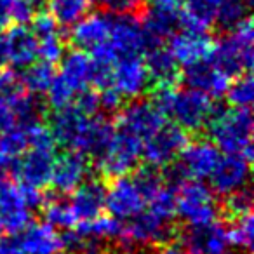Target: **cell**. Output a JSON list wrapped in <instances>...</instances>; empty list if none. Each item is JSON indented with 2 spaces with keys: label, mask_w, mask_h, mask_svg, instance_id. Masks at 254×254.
Returning <instances> with one entry per match:
<instances>
[{
  "label": "cell",
  "mask_w": 254,
  "mask_h": 254,
  "mask_svg": "<svg viewBox=\"0 0 254 254\" xmlns=\"http://www.w3.org/2000/svg\"><path fill=\"white\" fill-rule=\"evenodd\" d=\"M152 101L187 132L204 129L214 108L212 99L204 92L190 87L176 91L174 85H155Z\"/></svg>",
  "instance_id": "cell-1"
},
{
  "label": "cell",
  "mask_w": 254,
  "mask_h": 254,
  "mask_svg": "<svg viewBox=\"0 0 254 254\" xmlns=\"http://www.w3.org/2000/svg\"><path fill=\"white\" fill-rule=\"evenodd\" d=\"M211 143L219 152L230 155H242L247 160L253 159V113L251 108L226 110L214 103L211 119L207 122Z\"/></svg>",
  "instance_id": "cell-2"
},
{
  "label": "cell",
  "mask_w": 254,
  "mask_h": 254,
  "mask_svg": "<svg viewBox=\"0 0 254 254\" xmlns=\"http://www.w3.org/2000/svg\"><path fill=\"white\" fill-rule=\"evenodd\" d=\"M253 42L254 30L251 18L240 23L230 33L218 40L212 46L209 60L214 63L216 68L228 75L230 78L240 73H246L253 66Z\"/></svg>",
  "instance_id": "cell-3"
},
{
  "label": "cell",
  "mask_w": 254,
  "mask_h": 254,
  "mask_svg": "<svg viewBox=\"0 0 254 254\" xmlns=\"http://www.w3.org/2000/svg\"><path fill=\"white\" fill-rule=\"evenodd\" d=\"M46 202L42 190L26 188L21 185L0 187V232L16 233L32 221L33 209Z\"/></svg>",
  "instance_id": "cell-4"
},
{
  "label": "cell",
  "mask_w": 254,
  "mask_h": 254,
  "mask_svg": "<svg viewBox=\"0 0 254 254\" xmlns=\"http://www.w3.org/2000/svg\"><path fill=\"white\" fill-rule=\"evenodd\" d=\"M219 157H221L219 150L211 141L197 139L193 143H187L180 157L173 164L166 166L167 173L164 176V181L180 185L187 180H207L218 164Z\"/></svg>",
  "instance_id": "cell-5"
},
{
  "label": "cell",
  "mask_w": 254,
  "mask_h": 254,
  "mask_svg": "<svg viewBox=\"0 0 254 254\" xmlns=\"http://www.w3.org/2000/svg\"><path fill=\"white\" fill-rule=\"evenodd\" d=\"M63 249V237L46 221H30L23 230L0 239V254H60Z\"/></svg>",
  "instance_id": "cell-6"
},
{
  "label": "cell",
  "mask_w": 254,
  "mask_h": 254,
  "mask_svg": "<svg viewBox=\"0 0 254 254\" xmlns=\"http://www.w3.org/2000/svg\"><path fill=\"white\" fill-rule=\"evenodd\" d=\"M176 216H180L187 226H200L216 221L218 204L211 188L197 180H187L178 185Z\"/></svg>",
  "instance_id": "cell-7"
},
{
  "label": "cell",
  "mask_w": 254,
  "mask_h": 254,
  "mask_svg": "<svg viewBox=\"0 0 254 254\" xmlns=\"http://www.w3.org/2000/svg\"><path fill=\"white\" fill-rule=\"evenodd\" d=\"M141 139L115 129L110 145L101 153V157L96 159L98 171L108 178L127 176L131 171L136 169L141 159Z\"/></svg>",
  "instance_id": "cell-8"
},
{
  "label": "cell",
  "mask_w": 254,
  "mask_h": 254,
  "mask_svg": "<svg viewBox=\"0 0 254 254\" xmlns=\"http://www.w3.org/2000/svg\"><path fill=\"white\" fill-rule=\"evenodd\" d=\"M188 134L176 124H166L153 132L152 136L143 141L141 146V157L145 162L152 167H166L173 164L180 157L181 150L187 146Z\"/></svg>",
  "instance_id": "cell-9"
},
{
  "label": "cell",
  "mask_w": 254,
  "mask_h": 254,
  "mask_svg": "<svg viewBox=\"0 0 254 254\" xmlns=\"http://www.w3.org/2000/svg\"><path fill=\"white\" fill-rule=\"evenodd\" d=\"M117 113L119 117H117L115 129L132 134L141 141L152 136L166 122V115L152 99L136 98L129 105L122 106Z\"/></svg>",
  "instance_id": "cell-10"
},
{
  "label": "cell",
  "mask_w": 254,
  "mask_h": 254,
  "mask_svg": "<svg viewBox=\"0 0 254 254\" xmlns=\"http://www.w3.org/2000/svg\"><path fill=\"white\" fill-rule=\"evenodd\" d=\"M108 44L119 58L141 56L152 46H157L143 30L139 14H113V12Z\"/></svg>",
  "instance_id": "cell-11"
},
{
  "label": "cell",
  "mask_w": 254,
  "mask_h": 254,
  "mask_svg": "<svg viewBox=\"0 0 254 254\" xmlns=\"http://www.w3.org/2000/svg\"><path fill=\"white\" fill-rule=\"evenodd\" d=\"M54 157V150L30 148L9 162V171L21 187L44 190L51 185Z\"/></svg>",
  "instance_id": "cell-12"
},
{
  "label": "cell",
  "mask_w": 254,
  "mask_h": 254,
  "mask_svg": "<svg viewBox=\"0 0 254 254\" xmlns=\"http://www.w3.org/2000/svg\"><path fill=\"white\" fill-rule=\"evenodd\" d=\"M169 233H171L169 221L159 218V216L153 214L152 211H148L145 207L134 218L122 221L120 242L127 249H132V247H139V246H152V244H159L162 240H166V237H169Z\"/></svg>",
  "instance_id": "cell-13"
},
{
  "label": "cell",
  "mask_w": 254,
  "mask_h": 254,
  "mask_svg": "<svg viewBox=\"0 0 254 254\" xmlns=\"http://www.w3.org/2000/svg\"><path fill=\"white\" fill-rule=\"evenodd\" d=\"M181 247L188 254H233L226 226L218 221L200 226H187L181 233Z\"/></svg>",
  "instance_id": "cell-14"
},
{
  "label": "cell",
  "mask_w": 254,
  "mask_h": 254,
  "mask_svg": "<svg viewBox=\"0 0 254 254\" xmlns=\"http://www.w3.org/2000/svg\"><path fill=\"white\" fill-rule=\"evenodd\" d=\"M152 85L150 75L146 71L145 61L141 56H120L112 66V82L113 87L122 98L136 99L143 96Z\"/></svg>",
  "instance_id": "cell-15"
},
{
  "label": "cell",
  "mask_w": 254,
  "mask_h": 254,
  "mask_svg": "<svg viewBox=\"0 0 254 254\" xmlns=\"http://www.w3.org/2000/svg\"><path fill=\"white\" fill-rule=\"evenodd\" d=\"M145 207L146 200L132 181V178H113L110 187L106 188L105 198V209H108L112 218L119 219V221H127L139 214Z\"/></svg>",
  "instance_id": "cell-16"
},
{
  "label": "cell",
  "mask_w": 254,
  "mask_h": 254,
  "mask_svg": "<svg viewBox=\"0 0 254 254\" xmlns=\"http://www.w3.org/2000/svg\"><path fill=\"white\" fill-rule=\"evenodd\" d=\"M249 162L251 160H247L242 155L226 153L225 157H219L218 164L209 176L212 193L226 197V195L233 193L240 188H246L251 174Z\"/></svg>",
  "instance_id": "cell-17"
},
{
  "label": "cell",
  "mask_w": 254,
  "mask_h": 254,
  "mask_svg": "<svg viewBox=\"0 0 254 254\" xmlns=\"http://www.w3.org/2000/svg\"><path fill=\"white\" fill-rule=\"evenodd\" d=\"M214 46V40L207 32L180 28L169 37V47L173 58L181 66H190L202 60H207Z\"/></svg>",
  "instance_id": "cell-18"
},
{
  "label": "cell",
  "mask_w": 254,
  "mask_h": 254,
  "mask_svg": "<svg viewBox=\"0 0 254 254\" xmlns=\"http://www.w3.org/2000/svg\"><path fill=\"white\" fill-rule=\"evenodd\" d=\"M87 174V155L77 152V150H68V152L54 157L51 185L60 193H71L78 185L84 183Z\"/></svg>",
  "instance_id": "cell-19"
},
{
  "label": "cell",
  "mask_w": 254,
  "mask_h": 254,
  "mask_svg": "<svg viewBox=\"0 0 254 254\" xmlns=\"http://www.w3.org/2000/svg\"><path fill=\"white\" fill-rule=\"evenodd\" d=\"M183 80L187 87L204 92L209 98H219L226 92L232 78L216 68L214 63L207 58L190 66H185Z\"/></svg>",
  "instance_id": "cell-20"
},
{
  "label": "cell",
  "mask_w": 254,
  "mask_h": 254,
  "mask_svg": "<svg viewBox=\"0 0 254 254\" xmlns=\"http://www.w3.org/2000/svg\"><path fill=\"white\" fill-rule=\"evenodd\" d=\"M112 30V12H94L82 18L71 28V42L77 49L91 53L108 42Z\"/></svg>",
  "instance_id": "cell-21"
},
{
  "label": "cell",
  "mask_w": 254,
  "mask_h": 254,
  "mask_svg": "<svg viewBox=\"0 0 254 254\" xmlns=\"http://www.w3.org/2000/svg\"><path fill=\"white\" fill-rule=\"evenodd\" d=\"M106 187L99 180H87L71 191L70 205L78 223L91 221L105 211Z\"/></svg>",
  "instance_id": "cell-22"
},
{
  "label": "cell",
  "mask_w": 254,
  "mask_h": 254,
  "mask_svg": "<svg viewBox=\"0 0 254 254\" xmlns=\"http://www.w3.org/2000/svg\"><path fill=\"white\" fill-rule=\"evenodd\" d=\"M87 115L80 112L73 103L66 106L56 108L54 115L51 117V132L54 136V141L63 146H68L70 150L75 148L85 124H87Z\"/></svg>",
  "instance_id": "cell-23"
},
{
  "label": "cell",
  "mask_w": 254,
  "mask_h": 254,
  "mask_svg": "<svg viewBox=\"0 0 254 254\" xmlns=\"http://www.w3.org/2000/svg\"><path fill=\"white\" fill-rule=\"evenodd\" d=\"M2 37H4L5 53H7V63H11L18 70L32 64L39 58L37 37L25 25L12 26L2 33Z\"/></svg>",
  "instance_id": "cell-24"
},
{
  "label": "cell",
  "mask_w": 254,
  "mask_h": 254,
  "mask_svg": "<svg viewBox=\"0 0 254 254\" xmlns=\"http://www.w3.org/2000/svg\"><path fill=\"white\" fill-rule=\"evenodd\" d=\"M141 25L146 35L152 39L153 44H162V40L169 39L174 32L180 30L181 25V9L162 7V5H152L141 11Z\"/></svg>",
  "instance_id": "cell-25"
},
{
  "label": "cell",
  "mask_w": 254,
  "mask_h": 254,
  "mask_svg": "<svg viewBox=\"0 0 254 254\" xmlns=\"http://www.w3.org/2000/svg\"><path fill=\"white\" fill-rule=\"evenodd\" d=\"M113 132H115V124L106 115L89 117L87 124H85L84 131H82L73 150L84 153V155H91L94 159H98L106 150V146L110 145Z\"/></svg>",
  "instance_id": "cell-26"
},
{
  "label": "cell",
  "mask_w": 254,
  "mask_h": 254,
  "mask_svg": "<svg viewBox=\"0 0 254 254\" xmlns=\"http://www.w3.org/2000/svg\"><path fill=\"white\" fill-rule=\"evenodd\" d=\"M143 61L153 85H174L180 78V64L176 63L171 51L162 44L150 47L145 53Z\"/></svg>",
  "instance_id": "cell-27"
},
{
  "label": "cell",
  "mask_w": 254,
  "mask_h": 254,
  "mask_svg": "<svg viewBox=\"0 0 254 254\" xmlns=\"http://www.w3.org/2000/svg\"><path fill=\"white\" fill-rule=\"evenodd\" d=\"M61 68L58 77L75 92L78 94L80 91L87 89L91 82V71H92V61L85 51L73 49L70 53L63 54L61 58Z\"/></svg>",
  "instance_id": "cell-28"
},
{
  "label": "cell",
  "mask_w": 254,
  "mask_h": 254,
  "mask_svg": "<svg viewBox=\"0 0 254 254\" xmlns=\"http://www.w3.org/2000/svg\"><path fill=\"white\" fill-rule=\"evenodd\" d=\"M218 4L219 0H185L180 28L207 32L209 26L214 23Z\"/></svg>",
  "instance_id": "cell-29"
},
{
  "label": "cell",
  "mask_w": 254,
  "mask_h": 254,
  "mask_svg": "<svg viewBox=\"0 0 254 254\" xmlns=\"http://www.w3.org/2000/svg\"><path fill=\"white\" fill-rule=\"evenodd\" d=\"M75 232L80 233L82 237L94 240V242H108V240H120L122 235V221L115 218H106V216H98V218L91 219V221L78 223L75 226Z\"/></svg>",
  "instance_id": "cell-30"
},
{
  "label": "cell",
  "mask_w": 254,
  "mask_h": 254,
  "mask_svg": "<svg viewBox=\"0 0 254 254\" xmlns=\"http://www.w3.org/2000/svg\"><path fill=\"white\" fill-rule=\"evenodd\" d=\"M89 0H49V14L60 28H73L82 18L89 14Z\"/></svg>",
  "instance_id": "cell-31"
},
{
  "label": "cell",
  "mask_w": 254,
  "mask_h": 254,
  "mask_svg": "<svg viewBox=\"0 0 254 254\" xmlns=\"http://www.w3.org/2000/svg\"><path fill=\"white\" fill-rule=\"evenodd\" d=\"M56 73H54V66L47 61H33L32 64L21 68V75H19V82H21L23 89H26L32 94H44L49 89L51 82L54 80Z\"/></svg>",
  "instance_id": "cell-32"
},
{
  "label": "cell",
  "mask_w": 254,
  "mask_h": 254,
  "mask_svg": "<svg viewBox=\"0 0 254 254\" xmlns=\"http://www.w3.org/2000/svg\"><path fill=\"white\" fill-rule=\"evenodd\" d=\"M11 106L14 110L18 127H21V129L40 124L44 115H46V105H44V101L39 98V94H32V92L30 94L23 92L18 99H14L11 103Z\"/></svg>",
  "instance_id": "cell-33"
},
{
  "label": "cell",
  "mask_w": 254,
  "mask_h": 254,
  "mask_svg": "<svg viewBox=\"0 0 254 254\" xmlns=\"http://www.w3.org/2000/svg\"><path fill=\"white\" fill-rule=\"evenodd\" d=\"M251 18V0H219L214 21L223 30H233Z\"/></svg>",
  "instance_id": "cell-34"
},
{
  "label": "cell",
  "mask_w": 254,
  "mask_h": 254,
  "mask_svg": "<svg viewBox=\"0 0 254 254\" xmlns=\"http://www.w3.org/2000/svg\"><path fill=\"white\" fill-rule=\"evenodd\" d=\"M42 209H44L46 223L53 226V228L70 232V230H73L78 225L77 218L73 214V209H71L68 200H63V198L46 200L42 204Z\"/></svg>",
  "instance_id": "cell-35"
},
{
  "label": "cell",
  "mask_w": 254,
  "mask_h": 254,
  "mask_svg": "<svg viewBox=\"0 0 254 254\" xmlns=\"http://www.w3.org/2000/svg\"><path fill=\"white\" fill-rule=\"evenodd\" d=\"M254 221L251 212H244L239 216H232L230 226L226 228L228 237L232 240L233 247H239L244 251H251L253 247V239H254Z\"/></svg>",
  "instance_id": "cell-36"
},
{
  "label": "cell",
  "mask_w": 254,
  "mask_h": 254,
  "mask_svg": "<svg viewBox=\"0 0 254 254\" xmlns=\"http://www.w3.org/2000/svg\"><path fill=\"white\" fill-rule=\"evenodd\" d=\"M235 80H230V85L226 89V99L230 105L237 106V108H251V103L254 99V82L249 71L240 73L233 77Z\"/></svg>",
  "instance_id": "cell-37"
},
{
  "label": "cell",
  "mask_w": 254,
  "mask_h": 254,
  "mask_svg": "<svg viewBox=\"0 0 254 254\" xmlns=\"http://www.w3.org/2000/svg\"><path fill=\"white\" fill-rule=\"evenodd\" d=\"M132 181H134L136 187L139 188V191H141V195L145 197V200H148L152 195H155L157 191L166 185L164 174H160V171L157 169V167H152V166H148V164L136 171V174L132 176Z\"/></svg>",
  "instance_id": "cell-38"
},
{
  "label": "cell",
  "mask_w": 254,
  "mask_h": 254,
  "mask_svg": "<svg viewBox=\"0 0 254 254\" xmlns=\"http://www.w3.org/2000/svg\"><path fill=\"white\" fill-rule=\"evenodd\" d=\"M26 150H28V139H26L25 129L16 127V129H11V131L0 134V152L4 153L9 160L19 157Z\"/></svg>",
  "instance_id": "cell-39"
},
{
  "label": "cell",
  "mask_w": 254,
  "mask_h": 254,
  "mask_svg": "<svg viewBox=\"0 0 254 254\" xmlns=\"http://www.w3.org/2000/svg\"><path fill=\"white\" fill-rule=\"evenodd\" d=\"M42 11V0H9V19L26 25Z\"/></svg>",
  "instance_id": "cell-40"
},
{
  "label": "cell",
  "mask_w": 254,
  "mask_h": 254,
  "mask_svg": "<svg viewBox=\"0 0 254 254\" xmlns=\"http://www.w3.org/2000/svg\"><path fill=\"white\" fill-rule=\"evenodd\" d=\"M23 85L14 71H0V105H11L14 99L23 94Z\"/></svg>",
  "instance_id": "cell-41"
},
{
  "label": "cell",
  "mask_w": 254,
  "mask_h": 254,
  "mask_svg": "<svg viewBox=\"0 0 254 254\" xmlns=\"http://www.w3.org/2000/svg\"><path fill=\"white\" fill-rule=\"evenodd\" d=\"M113 14H141L146 0H89Z\"/></svg>",
  "instance_id": "cell-42"
},
{
  "label": "cell",
  "mask_w": 254,
  "mask_h": 254,
  "mask_svg": "<svg viewBox=\"0 0 254 254\" xmlns=\"http://www.w3.org/2000/svg\"><path fill=\"white\" fill-rule=\"evenodd\" d=\"M37 49H39V58H42V61L54 64L63 58L64 42L61 39V35L46 37V39L37 40Z\"/></svg>",
  "instance_id": "cell-43"
},
{
  "label": "cell",
  "mask_w": 254,
  "mask_h": 254,
  "mask_svg": "<svg viewBox=\"0 0 254 254\" xmlns=\"http://www.w3.org/2000/svg\"><path fill=\"white\" fill-rule=\"evenodd\" d=\"M225 207L230 216H239L244 212H251L253 207V195H251L249 188H240V190L233 191V193L226 195Z\"/></svg>",
  "instance_id": "cell-44"
},
{
  "label": "cell",
  "mask_w": 254,
  "mask_h": 254,
  "mask_svg": "<svg viewBox=\"0 0 254 254\" xmlns=\"http://www.w3.org/2000/svg\"><path fill=\"white\" fill-rule=\"evenodd\" d=\"M32 32L33 35L39 39H46V37H53V35H60V26L54 21V18L46 11H40L35 18L32 19Z\"/></svg>",
  "instance_id": "cell-45"
},
{
  "label": "cell",
  "mask_w": 254,
  "mask_h": 254,
  "mask_svg": "<svg viewBox=\"0 0 254 254\" xmlns=\"http://www.w3.org/2000/svg\"><path fill=\"white\" fill-rule=\"evenodd\" d=\"M73 105L77 106L84 115H87V117L98 115L99 94L96 91H91V89H84V91H80L77 96H75Z\"/></svg>",
  "instance_id": "cell-46"
},
{
  "label": "cell",
  "mask_w": 254,
  "mask_h": 254,
  "mask_svg": "<svg viewBox=\"0 0 254 254\" xmlns=\"http://www.w3.org/2000/svg\"><path fill=\"white\" fill-rule=\"evenodd\" d=\"M98 94H99V110H103L105 113H117L122 108L124 98L113 87L101 89V92H98Z\"/></svg>",
  "instance_id": "cell-47"
},
{
  "label": "cell",
  "mask_w": 254,
  "mask_h": 254,
  "mask_svg": "<svg viewBox=\"0 0 254 254\" xmlns=\"http://www.w3.org/2000/svg\"><path fill=\"white\" fill-rule=\"evenodd\" d=\"M16 127H18V122H16V115L12 106L0 105V134L11 131V129H16Z\"/></svg>",
  "instance_id": "cell-48"
},
{
  "label": "cell",
  "mask_w": 254,
  "mask_h": 254,
  "mask_svg": "<svg viewBox=\"0 0 254 254\" xmlns=\"http://www.w3.org/2000/svg\"><path fill=\"white\" fill-rule=\"evenodd\" d=\"M155 254H188V253L181 246H178V244H164V246H160L155 251Z\"/></svg>",
  "instance_id": "cell-49"
},
{
  "label": "cell",
  "mask_w": 254,
  "mask_h": 254,
  "mask_svg": "<svg viewBox=\"0 0 254 254\" xmlns=\"http://www.w3.org/2000/svg\"><path fill=\"white\" fill-rule=\"evenodd\" d=\"M148 4H152V5H162V7L183 9L185 0H148Z\"/></svg>",
  "instance_id": "cell-50"
},
{
  "label": "cell",
  "mask_w": 254,
  "mask_h": 254,
  "mask_svg": "<svg viewBox=\"0 0 254 254\" xmlns=\"http://www.w3.org/2000/svg\"><path fill=\"white\" fill-rule=\"evenodd\" d=\"M5 64H7V53H5L4 37H2V32H0V71L4 70Z\"/></svg>",
  "instance_id": "cell-51"
},
{
  "label": "cell",
  "mask_w": 254,
  "mask_h": 254,
  "mask_svg": "<svg viewBox=\"0 0 254 254\" xmlns=\"http://www.w3.org/2000/svg\"><path fill=\"white\" fill-rule=\"evenodd\" d=\"M60 254H75V253H71V251H66V253H63V251H61Z\"/></svg>",
  "instance_id": "cell-52"
}]
</instances>
